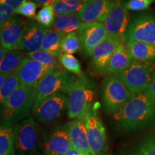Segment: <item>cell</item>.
<instances>
[{
	"label": "cell",
	"mask_w": 155,
	"mask_h": 155,
	"mask_svg": "<svg viewBox=\"0 0 155 155\" xmlns=\"http://www.w3.org/2000/svg\"><path fill=\"white\" fill-rule=\"evenodd\" d=\"M49 28L42 26L34 19L25 22L24 32L19 45V50L32 53L42 50L45 37Z\"/></svg>",
	"instance_id": "obj_14"
},
{
	"label": "cell",
	"mask_w": 155,
	"mask_h": 155,
	"mask_svg": "<svg viewBox=\"0 0 155 155\" xmlns=\"http://www.w3.org/2000/svg\"><path fill=\"white\" fill-rule=\"evenodd\" d=\"M155 0H128L126 7L128 10L143 11L150 8Z\"/></svg>",
	"instance_id": "obj_34"
},
{
	"label": "cell",
	"mask_w": 155,
	"mask_h": 155,
	"mask_svg": "<svg viewBox=\"0 0 155 155\" xmlns=\"http://www.w3.org/2000/svg\"><path fill=\"white\" fill-rule=\"evenodd\" d=\"M15 11L10 6L0 3V25L9 20L14 17Z\"/></svg>",
	"instance_id": "obj_35"
},
{
	"label": "cell",
	"mask_w": 155,
	"mask_h": 155,
	"mask_svg": "<svg viewBox=\"0 0 155 155\" xmlns=\"http://www.w3.org/2000/svg\"><path fill=\"white\" fill-rule=\"evenodd\" d=\"M15 152L17 155H35L40 148V136L33 118L23 120L14 127Z\"/></svg>",
	"instance_id": "obj_7"
},
{
	"label": "cell",
	"mask_w": 155,
	"mask_h": 155,
	"mask_svg": "<svg viewBox=\"0 0 155 155\" xmlns=\"http://www.w3.org/2000/svg\"><path fill=\"white\" fill-rule=\"evenodd\" d=\"M133 59L127 49L126 42H122L112 56L108 66V73L119 75L129 68Z\"/></svg>",
	"instance_id": "obj_20"
},
{
	"label": "cell",
	"mask_w": 155,
	"mask_h": 155,
	"mask_svg": "<svg viewBox=\"0 0 155 155\" xmlns=\"http://www.w3.org/2000/svg\"><path fill=\"white\" fill-rule=\"evenodd\" d=\"M65 34L56 32L55 30H49L45 37L42 50L51 53L52 55L59 58L62 53L61 43Z\"/></svg>",
	"instance_id": "obj_25"
},
{
	"label": "cell",
	"mask_w": 155,
	"mask_h": 155,
	"mask_svg": "<svg viewBox=\"0 0 155 155\" xmlns=\"http://www.w3.org/2000/svg\"><path fill=\"white\" fill-rule=\"evenodd\" d=\"M154 68V61L140 62L133 60L129 68L117 76L134 96L148 89L152 82Z\"/></svg>",
	"instance_id": "obj_5"
},
{
	"label": "cell",
	"mask_w": 155,
	"mask_h": 155,
	"mask_svg": "<svg viewBox=\"0 0 155 155\" xmlns=\"http://www.w3.org/2000/svg\"><path fill=\"white\" fill-rule=\"evenodd\" d=\"M34 90L20 86L2 106V123L13 126L28 118L33 111Z\"/></svg>",
	"instance_id": "obj_3"
},
{
	"label": "cell",
	"mask_w": 155,
	"mask_h": 155,
	"mask_svg": "<svg viewBox=\"0 0 155 155\" xmlns=\"http://www.w3.org/2000/svg\"><path fill=\"white\" fill-rule=\"evenodd\" d=\"M20 86L21 83L20 81H19L17 71L8 75L5 83H4L2 87L0 88V102H1V106L5 104V102L10 97L11 95Z\"/></svg>",
	"instance_id": "obj_28"
},
{
	"label": "cell",
	"mask_w": 155,
	"mask_h": 155,
	"mask_svg": "<svg viewBox=\"0 0 155 155\" xmlns=\"http://www.w3.org/2000/svg\"><path fill=\"white\" fill-rule=\"evenodd\" d=\"M124 38L118 35H108L107 38L94 50L91 55V66L98 75L103 76L108 73V66L112 56Z\"/></svg>",
	"instance_id": "obj_11"
},
{
	"label": "cell",
	"mask_w": 155,
	"mask_h": 155,
	"mask_svg": "<svg viewBox=\"0 0 155 155\" xmlns=\"http://www.w3.org/2000/svg\"><path fill=\"white\" fill-rule=\"evenodd\" d=\"M130 21L129 10L124 0H116L113 9L103 24L108 34L124 38V35Z\"/></svg>",
	"instance_id": "obj_15"
},
{
	"label": "cell",
	"mask_w": 155,
	"mask_h": 155,
	"mask_svg": "<svg viewBox=\"0 0 155 155\" xmlns=\"http://www.w3.org/2000/svg\"><path fill=\"white\" fill-rule=\"evenodd\" d=\"M65 155H84L82 153H81L80 152H78V151L75 150V148H73L72 147L71 148V150L68 151V152Z\"/></svg>",
	"instance_id": "obj_39"
},
{
	"label": "cell",
	"mask_w": 155,
	"mask_h": 155,
	"mask_svg": "<svg viewBox=\"0 0 155 155\" xmlns=\"http://www.w3.org/2000/svg\"><path fill=\"white\" fill-rule=\"evenodd\" d=\"M81 50V42L78 32L65 35L61 43L62 53L73 54Z\"/></svg>",
	"instance_id": "obj_29"
},
{
	"label": "cell",
	"mask_w": 155,
	"mask_h": 155,
	"mask_svg": "<svg viewBox=\"0 0 155 155\" xmlns=\"http://www.w3.org/2000/svg\"><path fill=\"white\" fill-rule=\"evenodd\" d=\"M27 55L28 58L38 61V63L48 68L51 70L61 69V63L59 61V58H56L51 53L45 51V50H40L39 51L28 53Z\"/></svg>",
	"instance_id": "obj_27"
},
{
	"label": "cell",
	"mask_w": 155,
	"mask_h": 155,
	"mask_svg": "<svg viewBox=\"0 0 155 155\" xmlns=\"http://www.w3.org/2000/svg\"><path fill=\"white\" fill-rule=\"evenodd\" d=\"M108 155H124V154H118V153H111V154H109Z\"/></svg>",
	"instance_id": "obj_42"
},
{
	"label": "cell",
	"mask_w": 155,
	"mask_h": 155,
	"mask_svg": "<svg viewBox=\"0 0 155 155\" xmlns=\"http://www.w3.org/2000/svg\"><path fill=\"white\" fill-rule=\"evenodd\" d=\"M14 128L2 123L0 129V155H15Z\"/></svg>",
	"instance_id": "obj_24"
},
{
	"label": "cell",
	"mask_w": 155,
	"mask_h": 155,
	"mask_svg": "<svg viewBox=\"0 0 155 155\" xmlns=\"http://www.w3.org/2000/svg\"><path fill=\"white\" fill-rule=\"evenodd\" d=\"M44 147L46 153L66 154L72 147L69 136V123L54 127L46 137Z\"/></svg>",
	"instance_id": "obj_16"
},
{
	"label": "cell",
	"mask_w": 155,
	"mask_h": 155,
	"mask_svg": "<svg viewBox=\"0 0 155 155\" xmlns=\"http://www.w3.org/2000/svg\"><path fill=\"white\" fill-rule=\"evenodd\" d=\"M27 55L19 50H9L8 53L0 60L1 74H11L16 72Z\"/></svg>",
	"instance_id": "obj_23"
},
{
	"label": "cell",
	"mask_w": 155,
	"mask_h": 155,
	"mask_svg": "<svg viewBox=\"0 0 155 155\" xmlns=\"http://www.w3.org/2000/svg\"><path fill=\"white\" fill-rule=\"evenodd\" d=\"M67 95L58 93L35 105L32 113L39 122L44 124H50L63 116L67 111Z\"/></svg>",
	"instance_id": "obj_10"
},
{
	"label": "cell",
	"mask_w": 155,
	"mask_h": 155,
	"mask_svg": "<svg viewBox=\"0 0 155 155\" xmlns=\"http://www.w3.org/2000/svg\"><path fill=\"white\" fill-rule=\"evenodd\" d=\"M26 1H28V0H0V3H3L10 6L16 13V12L18 10L19 7Z\"/></svg>",
	"instance_id": "obj_36"
},
{
	"label": "cell",
	"mask_w": 155,
	"mask_h": 155,
	"mask_svg": "<svg viewBox=\"0 0 155 155\" xmlns=\"http://www.w3.org/2000/svg\"><path fill=\"white\" fill-rule=\"evenodd\" d=\"M38 5L32 1H26L16 12V14L22 15L31 19H35Z\"/></svg>",
	"instance_id": "obj_33"
},
{
	"label": "cell",
	"mask_w": 155,
	"mask_h": 155,
	"mask_svg": "<svg viewBox=\"0 0 155 155\" xmlns=\"http://www.w3.org/2000/svg\"><path fill=\"white\" fill-rule=\"evenodd\" d=\"M51 70L38 61L26 57L17 71L21 86L34 90L43 78Z\"/></svg>",
	"instance_id": "obj_13"
},
{
	"label": "cell",
	"mask_w": 155,
	"mask_h": 155,
	"mask_svg": "<svg viewBox=\"0 0 155 155\" xmlns=\"http://www.w3.org/2000/svg\"><path fill=\"white\" fill-rule=\"evenodd\" d=\"M86 126L89 146L93 155H106L108 141L105 128L98 116L96 104H92L87 111Z\"/></svg>",
	"instance_id": "obj_8"
},
{
	"label": "cell",
	"mask_w": 155,
	"mask_h": 155,
	"mask_svg": "<svg viewBox=\"0 0 155 155\" xmlns=\"http://www.w3.org/2000/svg\"><path fill=\"white\" fill-rule=\"evenodd\" d=\"M32 1L35 2L36 4H39L40 5L53 6L54 4L57 2L58 0H32Z\"/></svg>",
	"instance_id": "obj_38"
},
{
	"label": "cell",
	"mask_w": 155,
	"mask_h": 155,
	"mask_svg": "<svg viewBox=\"0 0 155 155\" xmlns=\"http://www.w3.org/2000/svg\"><path fill=\"white\" fill-rule=\"evenodd\" d=\"M115 2L116 0H87L78 15L84 23H104Z\"/></svg>",
	"instance_id": "obj_17"
},
{
	"label": "cell",
	"mask_w": 155,
	"mask_h": 155,
	"mask_svg": "<svg viewBox=\"0 0 155 155\" xmlns=\"http://www.w3.org/2000/svg\"><path fill=\"white\" fill-rule=\"evenodd\" d=\"M74 78L75 76L62 69L50 71L39 82L34 89L35 96V105L45 98L58 93H63L67 95Z\"/></svg>",
	"instance_id": "obj_6"
},
{
	"label": "cell",
	"mask_w": 155,
	"mask_h": 155,
	"mask_svg": "<svg viewBox=\"0 0 155 155\" xmlns=\"http://www.w3.org/2000/svg\"><path fill=\"white\" fill-rule=\"evenodd\" d=\"M124 39L126 41L144 42L155 47V14L142 13L131 17Z\"/></svg>",
	"instance_id": "obj_9"
},
{
	"label": "cell",
	"mask_w": 155,
	"mask_h": 155,
	"mask_svg": "<svg viewBox=\"0 0 155 155\" xmlns=\"http://www.w3.org/2000/svg\"><path fill=\"white\" fill-rule=\"evenodd\" d=\"M7 76H8V74H1L0 75V88H2L4 85V83H5L6 80H7Z\"/></svg>",
	"instance_id": "obj_40"
},
{
	"label": "cell",
	"mask_w": 155,
	"mask_h": 155,
	"mask_svg": "<svg viewBox=\"0 0 155 155\" xmlns=\"http://www.w3.org/2000/svg\"><path fill=\"white\" fill-rule=\"evenodd\" d=\"M114 118L122 130L131 132L155 124V101L147 91L134 95L115 114Z\"/></svg>",
	"instance_id": "obj_1"
},
{
	"label": "cell",
	"mask_w": 155,
	"mask_h": 155,
	"mask_svg": "<svg viewBox=\"0 0 155 155\" xmlns=\"http://www.w3.org/2000/svg\"><path fill=\"white\" fill-rule=\"evenodd\" d=\"M9 50L8 49H6V48L2 47L1 46V48H0V60L2 59V58L5 57V55L8 53Z\"/></svg>",
	"instance_id": "obj_41"
},
{
	"label": "cell",
	"mask_w": 155,
	"mask_h": 155,
	"mask_svg": "<svg viewBox=\"0 0 155 155\" xmlns=\"http://www.w3.org/2000/svg\"><path fill=\"white\" fill-rule=\"evenodd\" d=\"M78 32L81 38V50L86 56L91 55L95 48L109 35L104 25L99 22H83Z\"/></svg>",
	"instance_id": "obj_12"
},
{
	"label": "cell",
	"mask_w": 155,
	"mask_h": 155,
	"mask_svg": "<svg viewBox=\"0 0 155 155\" xmlns=\"http://www.w3.org/2000/svg\"><path fill=\"white\" fill-rule=\"evenodd\" d=\"M95 96L94 83L86 73L75 76L68 91L67 114L70 119H85Z\"/></svg>",
	"instance_id": "obj_2"
},
{
	"label": "cell",
	"mask_w": 155,
	"mask_h": 155,
	"mask_svg": "<svg viewBox=\"0 0 155 155\" xmlns=\"http://www.w3.org/2000/svg\"><path fill=\"white\" fill-rule=\"evenodd\" d=\"M59 61L62 66L69 72L76 75H80L83 73L80 62L72 54L61 53L59 56Z\"/></svg>",
	"instance_id": "obj_30"
},
{
	"label": "cell",
	"mask_w": 155,
	"mask_h": 155,
	"mask_svg": "<svg viewBox=\"0 0 155 155\" xmlns=\"http://www.w3.org/2000/svg\"><path fill=\"white\" fill-rule=\"evenodd\" d=\"M83 22L78 14L55 15L53 24V30L65 35L77 32Z\"/></svg>",
	"instance_id": "obj_21"
},
{
	"label": "cell",
	"mask_w": 155,
	"mask_h": 155,
	"mask_svg": "<svg viewBox=\"0 0 155 155\" xmlns=\"http://www.w3.org/2000/svg\"><path fill=\"white\" fill-rule=\"evenodd\" d=\"M132 96L117 75L110 74L104 79L101 88L103 110L107 115L115 114Z\"/></svg>",
	"instance_id": "obj_4"
},
{
	"label": "cell",
	"mask_w": 155,
	"mask_h": 155,
	"mask_svg": "<svg viewBox=\"0 0 155 155\" xmlns=\"http://www.w3.org/2000/svg\"><path fill=\"white\" fill-rule=\"evenodd\" d=\"M126 45L134 61L148 62L155 60L154 46L136 41H126Z\"/></svg>",
	"instance_id": "obj_22"
},
{
	"label": "cell",
	"mask_w": 155,
	"mask_h": 155,
	"mask_svg": "<svg viewBox=\"0 0 155 155\" xmlns=\"http://www.w3.org/2000/svg\"><path fill=\"white\" fill-rule=\"evenodd\" d=\"M87 0H58L53 5L55 15L78 14Z\"/></svg>",
	"instance_id": "obj_26"
},
{
	"label": "cell",
	"mask_w": 155,
	"mask_h": 155,
	"mask_svg": "<svg viewBox=\"0 0 155 155\" xmlns=\"http://www.w3.org/2000/svg\"><path fill=\"white\" fill-rule=\"evenodd\" d=\"M45 155H58V154H51V153H46Z\"/></svg>",
	"instance_id": "obj_43"
},
{
	"label": "cell",
	"mask_w": 155,
	"mask_h": 155,
	"mask_svg": "<svg viewBox=\"0 0 155 155\" xmlns=\"http://www.w3.org/2000/svg\"><path fill=\"white\" fill-rule=\"evenodd\" d=\"M53 6H43L36 15L35 19L42 26L50 28L53 24L55 15Z\"/></svg>",
	"instance_id": "obj_32"
},
{
	"label": "cell",
	"mask_w": 155,
	"mask_h": 155,
	"mask_svg": "<svg viewBox=\"0 0 155 155\" xmlns=\"http://www.w3.org/2000/svg\"><path fill=\"white\" fill-rule=\"evenodd\" d=\"M146 91L155 101V71L154 72V74H153L152 80L150 83V86Z\"/></svg>",
	"instance_id": "obj_37"
},
{
	"label": "cell",
	"mask_w": 155,
	"mask_h": 155,
	"mask_svg": "<svg viewBox=\"0 0 155 155\" xmlns=\"http://www.w3.org/2000/svg\"><path fill=\"white\" fill-rule=\"evenodd\" d=\"M69 136L73 148L84 155H93L89 146L85 119H74L70 122Z\"/></svg>",
	"instance_id": "obj_19"
},
{
	"label": "cell",
	"mask_w": 155,
	"mask_h": 155,
	"mask_svg": "<svg viewBox=\"0 0 155 155\" xmlns=\"http://www.w3.org/2000/svg\"><path fill=\"white\" fill-rule=\"evenodd\" d=\"M25 23L17 16L1 25L0 41L2 47L8 50H18L24 32Z\"/></svg>",
	"instance_id": "obj_18"
},
{
	"label": "cell",
	"mask_w": 155,
	"mask_h": 155,
	"mask_svg": "<svg viewBox=\"0 0 155 155\" xmlns=\"http://www.w3.org/2000/svg\"><path fill=\"white\" fill-rule=\"evenodd\" d=\"M132 155H155V134L142 139Z\"/></svg>",
	"instance_id": "obj_31"
}]
</instances>
